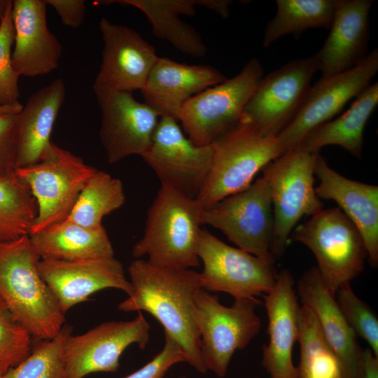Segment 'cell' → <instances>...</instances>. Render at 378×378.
Instances as JSON below:
<instances>
[{
	"mask_svg": "<svg viewBox=\"0 0 378 378\" xmlns=\"http://www.w3.org/2000/svg\"><path fill=\"white\" fill-rule=\"evenodd\" d=\"M128 272L132 290L118 309L150 314L162 325L164 334L179 345L186 362L206 373L194 316L195 297L202 288L200 273L191 269L155 266L141 258L131 262Z\"/></svg>",
	"mask_w": 378,
	"mask_h": 378,
	"instance_id": "6da1fadb",
	"label": "cell"
},
{
	"mask_svg": "<svg viewBox=\"0 0 378 378\" xmlns=\"http://www.w3.org/2000/svg\"><path fill=\"white\" fill-rule=\"evenodd\" d=\"M41 259L29 234L0 242V299L31 337L57 335L64 313L37 267Z\"/></svg>",
	"mask_w": 378,
	"mask_h": 378,
	"instance_id": "7a4b0ae2",
	"label": "cell"
},
{
	"mask_svg": "<svg viewBox=\"0 0 378 378\" xmlns=\"http://www.w3.org/2000/svg\"><path fill=\"white\" fill-rule=\"evenodd\" d=\"M204 211L196 199L161 184L148 210L143 237L132 248V255L136 259L146 256L149 263L158 267H197Z\"/></svg>",
	"mask_w": 378,
	"mask_h": 378,
	"instance_id": "3957f363",
	"label": "cell"
},
{
	"mask_svg": "<svg viewBox=\"0 0 378 378\" xmlns=\"http://www.w3.org/2000/svg\"><path fill=\"white\" fill-rule=\"evenodd\" d=\"M212 146L211 169L196 197L204 209L246 188L259 171L284 153L277 137L262 134L244 113Z\"/></svg>",
	"mask_w": 378,
	"mask_h": 378,
	"instance_id": "277c9868",
	"label": "cell"
},
{
	"mask_svg": "<svg viewBox=\"0 0 378 378\" xmlns=\"http://www.w3.org/2000/svg\"><path fill=\"white\" fill-rule=\"evenodd\" d=\"M289 240L306 246L332 295L363 270L367 251L363 238L339 207L321 209L291 232Z\"/></svg>",
	"mask_w": 378,
	"mask_h": 378,
	"instance_id": "5b68a950",
	"label": "cell"
},
{
	"mask_svg": "<svg viewBox=\"0 0 378 378\" xmlns=\"http://www.w3.org/2000/svg\"><path fill=\"white\" fill-rule=\"evenodd\" d=\"M318 153H310L298 145L262 169L271 193V253L274 259L284 254L291 232L300 218L312 216L323 209L314 187V164Z\"/></svg>",
	"mask_w": 378,
	"mask_h": 378,
	"instance_id": "8992f818",
	"label": "cell"
},
{
	"mask_svg": "<svg viewBox=\"0 0 378 378\" xmlns=\"http://www.w3.org/2000/svg\"><path fill=\"white\" fill-rule=\"evenodd\" d=\"M96 170L52 141L38 162L15 169V175L29 186L37 204V216L29 234L66 220Z\"/></svg>",
	"mask_w": 378,
	"mask_h": 378,
	"instance_id": "52a82bcc",
	"label": "cell"
},
{
	"mask_svg": "<svg viewBox=\"0 0 378 378\" xmlns=\"http://www.w3.org/2000/svg\"><path fill=\"white\" fill-rule=\"evenodd\" d=\"M260 303L255 297L237 298L226 307L206 290L197 292L194 316L207 371L224 377L235 351L246 348L258 334L261 321L255 308Z\"/></svg>",
	"mask_w": 378,
	"mask_h": 378,
	"instance_id": "ba28073f",
	"label": "cell"
},
{
	"mask_svg": "<svg viewBox=\"0 0 378 378\" xmlns=\"http://www.w3.org/2000/svg\"><path fill=\"white\" fill-rule=\"evenodd\" d=\"M262 77V66L252 58L233 78L188 99L177 118L186 136L197 146L211 145L239 120Z\"/></svg>",
	"mask_w": 378,
	"mask_h": 378,
	"instance_id": "9c48e42d",
	"label": "cell"
},
{
	"mask_svg": "<svg viewBox=\"0 0 378 378\" xmlns=\"http://www.w3.org/2000/svg\"><path fill=\"white\" fill-rule=\"evenodd\" d=\"M204 224L220 230L237 248L262 259L275 260L271 253V193L263 174L244 190L205 209Z\"/></svg>",
	"mask_w": 378,
	"mask_h": 378,
	"instance_id": "30bf717a",
	"label": "cell"
},
{
	"mask_svg": "<svg viewBox=\"0 0 378 378\" xmlns=\"http://www.w3.org/2000/svg\"><path fill=\"white\" fill-rule=\"evenodd\" d=\"M197 253L203 263L201 286L206 290L227 293L234 298H256L276 283L274 261L229 246L207 230H202Z\"/></svg>",
	"mask_w": 378,
	"mask_h": 378,
	"instance_id": "8fae6325",
	"label": "cell"
},
{
	"mask_svg": "<svg viewBox=\"0 0 378 378\" xmlns=\"http://www.w3.org/2000/svg\"><path fill=\"white\" fill-rule=\"evenodd\" d=\"M377 71L378 50L374 48L351 69L321 77L309 88L299 110L276 136L284 153L297 146L310 131L337 114L370 85Z\"/></svg>",
	"mask_w": 378,
	"mask_h": 378,
	"instance_id": "7c38bea8",
	"label": "cell"
},
{
	"mask_svg": "<svg viewBox=\"0 0 378 378\" xmlns=\"http://www.w3.org/2000/svg\"><path fill=\"white\" fill-rule=\"evenodd\" d=\"M213 146H197L184 134L177 120L160 117L151 144L142 157L161 184L196 199L211 169Z\"/></svg>",
	"mask_w": 378,
	"mask_h": 378,
	"instance_id": "4fadbf2b",
	"label": "cell"
},
{
	"mask_svg": "<svg viewBox=\"0 0 378 378\" xmlns=\"http://www.w3.org/2000/svg\"><path fill=\"white\" fill-rule=\"evenodd\" d=\"M102 112L99 137L108 163L148 150L160 115L132 92L92 86Z\"/></svg>",
	"mask_w": 378,
	"mask_h": 378,
	"instance_id": "5bb4252c",
	"label": "cell"
},
{
	"mask_svg": "<svg viewBox=\"0 0 378 378\" xmlns=\"http://www.w3.org/2000/svg\"><path fill=\"white\" fill-rule=\"evenodd\" d=\"M317 71L318 60L315 54L290 61L262 77L244 114L262 134L277 136L299 110Z\"/></svg>",
	"mask_w": 378,
	"mask_h": 378,
	"instance_id": "9a60e30c",
	"label": "cell"
},
{
	"mask_svg": "<svg viewBox=\"0 0 378 378\" xmlns=\"http://www.w3.org/2000/svg\"><path fill=\"white\" fill-rule=\"evenodd\" d=\"M150 325L141 314L127 321L102 323L82 335H70L64 348L68 378L97 372H115L123 351L136 344L141 349L150 337Z\"/></svg>",
	"mask_w": 378,
	"mask_h": 378,
	"instance_id": "2e32d148",
	"label": "cell"
},
{
	"mask_svg": "<svg viewBox=\"0 0 378 378\" xmlns=\"http://www.w3.org/2000/svg\"><path fill=\"white\" fill-rule=\"evenodd\" d=\"M102 63L93 85L132 92L141 90L158 56L154 46L134 29L103 17Z\"/></svg>",
	"mask_w": 378,
	"mask_h": 378,
	"instance_id": "e0dca14e",
	"label": "cell"
},
{
	"mask_svg": "<svg viewBox=\"0 0 378 378\" xmlns=\"http://www.w3.org/2000/svg\"><path fill=\"white\" fill-rule=\"evenodd\" d=\"M38 272L65 314L95 292L113 288L131 294L122 264L114 257L78 260L40 259Z\"/></svg>",
	"mask_w": 378,
	"mask_h": 378,
	"instance_id": "ac0fdd59",
	"label": "cell"
},
{
	"mask_svg": "<svg viewBox=\"0 0 378 378\" xmlns=\"http://www.w3.org/2000/svg\"><path fill=\"white\" fill-rule=\"evenodd\" d=\"M263 296L269 342L262 346V365L270 378H299L293 349L298 338L300 306L290 270H281L273 288Z\"/></svg>",
	"mask_w": 378,
	"mask_h": 378,
	"instance_id": "d6986e66",
	"label": "cell"
},
{
	"mask_svg": "<svg viewBox=\"0 0 378 378\" xmlns=\"http://www.w3.org/2000/svg\"><path fill=\"white\" fill-rule=\"evenodd\" d=\"M44 0L12 1L15 31L12 64L21 76L35 77L56 69L62 46L50 31Z\"/></svg>",
	"mask_w": 378,
	"mask_h": 378,
	"instance_id": "ffe728a7",
	"label": "cell"
},
{
	"mask_svg": "<svg viewBox=\"0 0 378 378\" xmlns=\"http://www.w3.org/2000/svg\"><path fill=\"white\" fill-rule=\"evenodd\" d=\"M319 180L315 192L335 201L359 231L370 265L378 266V187L349 179L330 167L319 153L314 164Z\"/></svg>",
	"mask_w": 378,
	"mask_h": 378,
	"instance_id": "44dd1931",
	"label": "cell"
},
{
	"mask_svg": "<svg viewBox=\"0 0 378 378\" xmlns=\"http://www.w3.org/2000/svg\"><path fill=\"white\" fill-rule=\"evenodd\" d=\"M296 289L302 305L314 314L327 341L339 358L345 378H360L363 349L316 267L302 274Z\"/></svg>",
	"mask_w": 378,
	"mask_h": 378,
	"instance_id": "7402d4cb",
	"label": "cell"
},
{
	"mask_svg": "<svg viewBox=\"0 0 378 378\" xmlns=\"http://www.w3.org/2000/svg\"><path fill=\"white\" fill-rule=\"evenodd\" d=\"M227 78L209 65H189L158 57L141 90L145 103L160 117L177 120L185 102Z\"/></svg>",
	"mask_w": 378,
	"mask_h": 378,
	"instance_id": "603a6c76",
	"label": "cell"
},
{
	"mask_svg": "<svg viewBox=\"0 0 378 378\" xmlns=\"http://www.w3.org/2000/svg\"><path fill=\"white\" fill-rule=\"evenodd\" d=\"M373 2L337 0L330 33L316 53L322 77L346 71L368 55L369 11Z\"/></svg>",
	"mask_w": 378,
	"mask_h": 378,
	"instance_id": "cb8c5ba5",
	"label": "cell"
},
{
	"mask_svg": "<svg viewBox=\"0 0 378 378\" xmlns=\"http://www.w3.org/2000/svg\"><path fill=\"white\" fill-rule=\"evenodd\" d=\"M65 96V83L57 78L33 93L22 105L16 121V169L40 160L51 142L50 134Z\"/></svg>",
	"mask_w": 378,
	"mask_h": 378,
	"instance_id": "d4e9b609",
	"label": "cell"
},
{
	"mask_svg": "<svg viewBox=\"0 0 378 378\" xmlns=\"http://www.w3.org/2000/svg\"><path fill=\"white\" fill-rule=\"evenodd\" d=\"M94 3L134 6L146 15L155 36L166 40L182 53L194 57H202L206 53V47L200 34L183 22L179 16L195 15L196 6L207 8L209 0H109Z\"/></svg>",
	"mask_w": 378,
	"mask_h": 378,
	"instance_id": "484cf974",
	"label": "cell"
},
{
	"mask_svg": "<svg viewBox=\"0 0 378 378\" xmlns=\"http://www.w3.org/2000/svg\"><path fill=\"white\" fill-rule=\"evenodd\" d=\"M29 236L41 259L78 260L114 257L112 244L103 225L90 229L64 220Z\"/></svg>",
	"mask_w": 378,
	"mask_h": 378,
	"instance_id": "4316f807",
	"label": "cell"
},
{
	"mask_svg": "<svg viewBox=\"0 0 378 378\" xmlns=\"http://www.w3.org/2000/svg\"><path fill=\"white\" fill-rule=\"evenodd\" d=\"M377 103L376 82L362 91L344 113L313 129L298 145L310 153H318L326 146L337 145L360 158L364 129Z\"/></svg>",
	"mask_w": 378,
	"mask_h": 378,
	"instance_id": "83f0119b",
	"label": "cell"
},
{
	"mask_svg": "<svg viewBox=\"0 0 378 378\" xmlns=\"http://www.w3.org/2000/svg\"><path fill=\"white\" fill-rule=\"evenodd\" d=\"M298 342L300 347L299 378H345L340 360L314 314L304 305L298 310Z\"/></svg>",
	"mask_w": 378,
	"mask_h": 378,
	"instance_id": "f1b7e54d",
	"label": "cell"
},
{
	"mask_svg": "<svg viewBox=\"0 0 378 378\" xmlns=\"http://www.w3.org/2000/svg\"><path fill=\"white\" fill-rule=\"evenodd\" d=\"M276 3V15L263 35L265 48L290 34L298 35L310 28L329 29L337 0H277Z\"/></svg>",
	"mask_w": 378,
	"mask_h": 378,
	"instance_id": "f546056e",
	"label": "cell"
},
{
	"mask_svg": "<svg viewBox=\"0 0 378 378\" xmlns=\"http://www.w3.org/2000/svg\"><path fill=\"white\" fill-rule=\"evenodd\" d=\"M125 202L122 181L106 172L96 170L84 186L66 220L87 228L102 226V218Z\"/></svg>",
	"mask_w": 378,
	"mask_h": 378,
	"instance_id": "4dcf8cb0",
	"label": "cell"
},
{
	"mask_svg": "<svg viewBox=\"0 0 378 378\" xmlns=\"http://www.w3.org/2000/svg\"><path fill=\"white\" fill-rule=\"evenodd\" d=\"M37 212L36 200L27 184L15 173L0 176V242L29 234Z\"/></svg>",
	"mask_w": 378,
	"mask_h": 378,
	"instance_id": "1f68e13d",
	"label": "cell"
},
{
	"mask_svg": "<svg viewBox=\"0 0 378 378\" xmlns=\"http://www.w3.org/2000/svg\"><path fill=\"white\" fill-rule=\"evenodd\" d=\"M71 326L64 324L56 336L43 340L17 366L2 378H68L64 358L66 339Z\"/></svg>",
	"mask_w": 378,
	"mask_h": 378,
	"instance_id": "d6a6232c",
	"label": "cell"
},
{
	"mask_svg": "<svg viewBox=\"0 0 378 378\" xmlns=\"http://www.w3.org/2000/svg\"><path fill=\"white\" fill-rule=\"evenodd\" d=\"M31 335L0 299V375L17 366L31 353Z\"/></svg>",
	"mask_w": 378,
	"mask_h": 378,
	"instance_id": "836d02e7",
	"label": "cell"
},
{
	"mask_svg": "<svg viewBox=\"0 0 378 378\" xmlns=\"http://www.w3.org/2000/svg\"><path fill=\"white\" fill-rule=\"evenodd\" d=\"M335 297L356 336L364 339L378 357V319L372 309L355 294L350 283L341 286Z\"/></svg>",
	"mask_w": 378,
	"mask_h": 378,
	"instance_id": "e575fe53",
	"label": "cell"
},
{
	"mask_svg": "<svg viewBox=\"0 0 378 378\" xmlns=\"http://www.w3.org/2000/svg\"><path fill=\"white\" fill-rule=\"evenodd\" d=\"M14 37L11 1L0 27V106L20 103V76L14 70L11 59Z\"/></svg>",
	"mask_w": 378,
	"mask_h": 378,
	"instance_id": "d590c367",
	"label": "cell"
},
{
	"mask_svg": "<svg viewBox=\"0 0 378 378\" xmlns=\"http://www.w3.org/2000/svg\"><path fill=\"white\" fill-rule=\"evenodd\" d=\"M22 107L18 103L0 108V176L13 175L16 169V121Z\"/></svg>",
	"mask_w": 378,
	"mask_h": 378,
	"instance_id": "8d00e7d4",
	"label": "cell"
},
{
	"mask_svg": "<svg viewBox=\"0 0 378 378\" xmlns=\"http://www.w3.org/2000/svg\"><path fill=\"white\" fill-rule=\"evenodd\" d=\"M164 337L162 349L142 368L124 378H163L172 366L186 362L177 342L166 334Z\"/></svg>",
	"mask_w": 378,
	"mask_h": 378,
	"instance_id": "74e56055",
	"label": "cell"
},
{
	"mask_svg": "<svg viewBox=\"0 0 378 378\" xmlns=\"http://www.w3.org/2000/svg\"><path fill=\"white\" fill-rule=\"evenodd\" d=\"M44 1L54 8L64 25L76 29L83 24L86 12L84 0Z\"/></svg>",
	"mask_w": 378,
	"mask_h": 378,
	"instance_id": "f35d334b",
	"label": "cell"
},
{
	"mask_svg": "<svg viewBox=\"0 0 378 378\" xmlns=\"http://www.w3.org/2000/svg\"><path fill=\"white\" fill-rule=\"evenodd\" d=\"M360 378H378V357L368 348L362 352Z\"/></svg>",
	"mask_w": 378,
	"mask_h": 378,
	"instance_id": "ab89813d",
	"label": "cell"
},
{
	"mask_svg": "<svg viewBox=\"0 0 378 378\" xmlns=\"http://www.w3.org/2000/svg\"><path fill=\"white\" fill-rule=\"evenodd\" d=\"M11 0H0V27Z\"/></svg>",
	"mask_w": 378,
	"mask_h": 378,
	"instance_id": "60d3db41",
	"label": "cell"
},
{
	"mask_svg": "<svg viewBox=\"0 0 378 378\" xmlns=\"http://www.w3.org/2000/svg\"><path fill=\"white\" fill-rule=\"evenodd\" d=\"M178 378H185V377H178Z\"/></svg>",
	"mask_w": 378,
	"mask_h": 378,
	"instance_id": "b9f144b4",
	"label": "cell"
},
{
	"mask_svg": "<svg viewBox=\"0 0 378 378\" xmlns=\"http://www.w3.org/2000/svg\"><path fill=\"white\" fill-rule=\"evenodd\" d=\"M3 107H5V106H0V108H3Z\"/></svg>",
	"mask_w": 378,
	"mask_h": 378,
	"instance_id": "7bdbcfd3",
	"label": "cell"
},
{
	"mask_svg": "<svg viewBox=\"0 0 378 378\" xmlns=\"http://www.w3.org/2000/svg\"><path fill=\"white\" fill-rule=\"evenodd\" d=\"M0 378H2V376L0 375Z\"/></svg>",
	"mask_w": 378,
	"mask_h": 378,
	"instance_id": "ee69618b",
	"label": "cell"
}]
</instances>
